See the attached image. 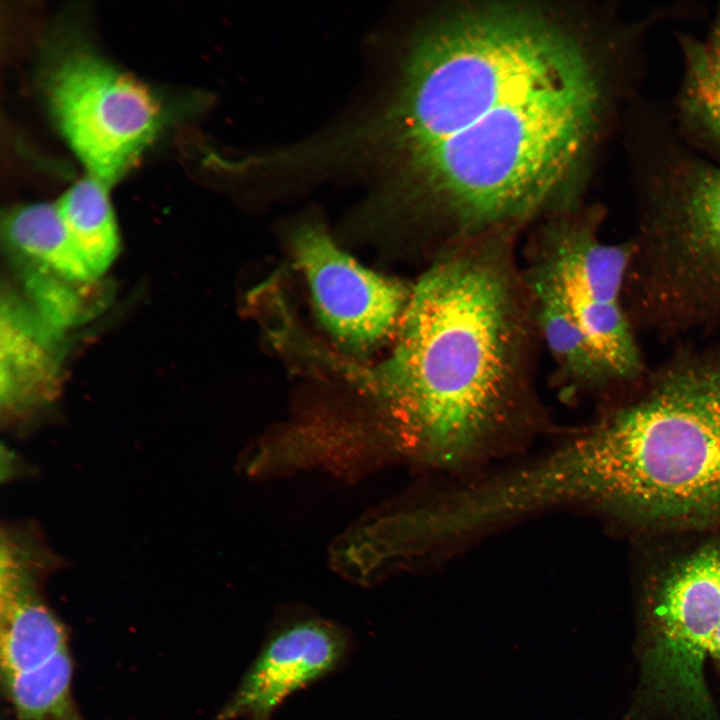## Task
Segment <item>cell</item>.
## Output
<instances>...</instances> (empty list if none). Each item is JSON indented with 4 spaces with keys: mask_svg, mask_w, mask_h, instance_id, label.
I'll use <instances>...</instances> for the list:
<instances>
[{
    "mask_svg": "<svg viewBox=\"0 0 720 720\" xmlns=\"http://www.w3.org/2000/svg\"><path fill=\"white\" fill-rule=\"evenodd\" d=\"M2 233L25 267L78 284L98 280L73 244L56 203L37 202L11 209L3 218Z\"/></svg>",
    "mask_w": 720,
    "mask_h": 720,
    "instance_id": "7c38bea8",
    "label": "cell"
},
{
    "mask_svg": "<svg viewBox=\"0 0 720 720\" xmlns=\"http://www.w3.org/2000/svg\"><path fill=\"white\" fill-rule=\"evenodd\" d=\"M595 63L585 43L543 11L512 4L456 10L413 38L390 95L352 127L356 152L384 174L471 117Z\"/></svg>",
    "mask_w": 720,
    "mask_h": 720,
    "instance_id": "277c9868",
    "label": "cell"
},
{
    "mask_svg": "<svg viewBox=\"0 0 720 720\" xmlns=\"http://www.w3.org/2000/svg\"><path fill=\"white\" fill-rule=\"evenodd\" d=\"M710 656H713L718 661H720V627L718 628V630L713 638V641H712V644L710 647Z\"/></svg>",
    "mask_w": 720,
    "mask_h": 720,
    "instance_id": "e0dca14e",
    "label": "cell"
},
{
    "mask_svg": "<svg viewBox=\"0 0 720 720\" xmlns=\"http://www.w3.org/2000/svg\"><path fill=\"white\" fill-rule=\"evenodd\" d=\"M649 675L655 689L693 712H709L704 664L720 627V537L676 557L653 596Z\"/></svg>",
    "mask_w": 720,
    "mask_h": 720,
    "instance_id": "ba28073f",
    "label": "cell"
},
{
    "mask_svg": "<svg viewBox=\"0 0 720 720\" xmlns=\"http://www.w3.org/2000/svg\"><path fill=\"white\" fill-rule=\"evenodd\" d=\"M683 77L677 97L680 123L720 152V6L703 37L681 35Z\"/></svg>",
    "mask_w": 720,
    "mask_h": 720,
    "instance_id": "4fadbf2b",
    "label": "cell"
},
{
    "mask_svg": "<svg viewBox=\"0 0 720 720\" xmlns=\"http://www.w3.org/2000/svg\"><path fill=\"white\" fill-rule=\"evenodd\" d=\"M599 66L479 114L389 173L377 219L441 216L480 229L535 212L584 160L604 104Z\"/></svg>",
    "mask_w": 720,
    "mask_h": 720,
    "instance_id": "3957f363",
    "label": "cell"
},
{
    "mask_svg": "<svg viewBox=\"0 0 720 720\" xmlns=\"http://www.w3.org/2000/svg\"><path fill=\"white\" fill-rule=\"evenodd\" d=\"M353 649L342 625L312 614L276 621L215 720H271L294 693L338 671Z\"/></svg>",
    "mask_w": 720,
    "mask_h": 720,
    "instance_id": "30bf717a",
    "label": "cell"
},
{
    "mask_svg": "<svg viewBox=\"0 0 720 720\" xmlns=\"http://www.w3.org/2000/svg\"><path fill=\"white\" fill-rule=\"evenodd\" d=\"M651 143L626 302L639 328L672 338L720 322V167Z\"/></svg>",
    "mask_w": 720,
    "mask_h": 720,
    "instance_id": "5b68a950",
    "label": "cell"
},
{
    "mask_svg": "<svg viewBox=\"0 0 720 720\" xmlns=\"http://www.w3.org/2000/svg\"><path fill=\"white\" fill-rule=\"evenodd\" d=\"M518 308L512 275L497 256L442 257L411 290L391 355L356 373L420 459L462 464L513 418L522 390Z\"/></svg>",
    "mask_w": 720,
    "mask_h": 720,
    "instance_id": "6da1fadb",
    "label": "cell"
},
{
    "mask_svg": "<svg viewBox=\"0 0 720 720\" xmlns=\"http://www.w3.org/2000/svg\"><path fill=\"white\" fill-rule=\"evenodd\" d=\"M1 677L70 652L63 623L47 604L18 608L0 621Z\"/></svg>",
    "mask_w": 720,
    "mask_h": 720,
    "instance_id": "2e32d148",
    "label": "cell"
},
{
    "mask_svg": "<svg viewBox=\"0 0 720 720\" xmlns=\"http://www.w3.org/2000/svg\"><path fill=\"white\" fill-rule=\"evenodd\" d=\"M41 85L53 119L91 175L106 185L120 179L166 121L154 93L87 43H56Z\"/></svg>",
    "mask_w": 720,
    "mask_h": 720,
    "instance_id": "8992f818",
    "label": "cell"
},
{
    "mask_svg": "<svg viewBox=\"0 0 720 720\" xmlns=\"http://www.w3.org/2000/svg\"><path fill=\"white\" fill-rule=\"evenodd\" d=\"M108 187L87 175L56 203L73 244L96 279L107 271L120 247Z\"/></svg>",
    "mask_w": 720,
    "mask_h": 720,
    "instance_id": "5bb4252c",
    "label": "cell"
},
{
    "mask_svg": "<svg viewBox=\"0 0 720 720\" xmlns=\"http://www.w3.org/2000/svg\"><path fill=\"white\" fill-rule=\"evenodd\" d=\"M625 384L626 400L538 464L543 500L654 526L720 520V341L681 345Z\"/></svg>",
    "mask_w": 720,
    "mask_h": 720,
    "instance_id": "7a4b0ae2",
    "label": "cell"
},
{
    "mask_svg": "<svg viewBox=\"0 0 720 720\" xmlns=\"http://www.w3.org/2000/svg\"><path fill=\"white\" fill-rule=\"evenodd\" d=\"M63 332L9 296L1 310V408L8 419L52 401L59 387Z\"/></svg>",
    "mask_w": 720,
    "mask_h": 720,
    "instance_id": "8fae6325",
    "label": "cell"
},
{
    "mask_svg": "<svg viewBox=\"0 0 720 720\" xmlns=\"http://www.w3.org/2000/svg\"><path fill=\"white\" fill-rule=\"evenodd\" d=\"M532 290L537 304L539 327L550 351L568 376L581 384L592 386L614 382L557 293L535 278Z\"/></svg>",
    "mask_w": 720,
    "mask_h": 720,
    "instance_id": "9a60e30c",
    "label": "cell"
},
{
    "mask_svg": "<svg viewBox=\"0 0 720 720\" xmlns=\"http://www.w3.org/2000/svg\"><path fill=\"white\" fill-rule=\"evenodd\" d=\"M632 241L605 243L584 225L554 230L533 278L552 288L585 333L615 383L647 368L625 306Z\"/></svg>",
    "mask_w": 720,
    "mask_h": 720,
    "instance_id": "52a82bcc",
    "label": "cell"
},
{
    "mask_svg": "<svg viewBox=\"0 0 720 720\" xmlns=\"http://www.w3.org/2000/svg\"><path fill=\"white\" fill-rule=\"evenodd\" d=\"M293 244L321 322L346 349L368 351L398 328L411 292L402 283L359 264L318 224L298 227Z\"/></svg>",
    "mask_w": 720,
    "mask_h": 720,
    "instance_id": "9c48e42d",
    "label": "cell"
}]
</instances>
